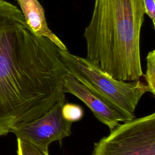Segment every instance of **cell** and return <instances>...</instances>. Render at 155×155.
Wrapping results in <instances>:
<instances>
[{"label": "cell", "instance_id": "10", "mask_svg": "<svg viewBox=\"0 0 155 155\" xmlns=\"http://www.w3.org/2000/svg\"><path fill=\"white\" fill-rule=\"evenodd\" d=\"M62 114L64 119L73 122L83 117L84 110L79 105L65 102L62 107Z\"/></svg>", "mask_w": 155, "mask_h": 155}, {"label": "cell", "instance_id": "11", "mask_svg": "<svg viewBox=\"0 0 155 155\" xmlns=\"http://www.w3.org/2000/svg\"><path fill=\"white\" fill-rule=\"evenodd\" d=\"M145 13L152 20L153 25H155V3L154 0H142Z\"/></svg>", "mask_w": 155, "mask_h": 155}, {"label": "cell", "instance_id": "6", "mask_svg": "<svg viewBox=\"0 0 155 155\" xmlns=\"http://www.w3.org/2000/svg\"><path fill=\"white\" fill-rule=\"evenodd\" d=\"M64 93H68L78 97L92 111L96 118L111 130L120 124L128 121L119 111L108 103L81 83L67 72L64 81Z\"/></svg>", "mask_w": 155, "mask_h": 155}, {"label": "cell", "instance_id": "8", "mask_svg": "<svg viewBox=\"0 0 155 155\" xmlns=\"http://www.w3.org/2000/svg\"><path fill=\"white\" fill-rule=\"evenodd\" d=\"M145 80L148 92L155 95V50L150 51L147 56Z\"/></svg>", "mask_w": 155, "mask_h": 155}, {"label": "cell", "instance_id": "5", "mask_svg": "<svg viewBox=\"0 0 155 155\" xmlns=\"http://www.w3.org/2000/svg\"><path fill=\"white\" fill-rule=\"evenodd\" d=\"M65 102V97L45 114L31 122L15 127L12 133L17 138L48 151V147L52 142H61L71 134L73 122L64 119L62 114V107Z\"/></svg>", "mask_w": 155, "mask_h": 155}, {"label": "cell", "instance_id": "4", "mask_svg": "<svg viewBox=\"0 0 155 155\" xmlns=\"http://www.w3.org/2000/svg\"><path fill=\"white\" fill-rule=\"evenodd\" d=\"M110 131L94 143L91 155H155V113Z\"/></svg>", "mask_w": 155, "mask_h": 155}, {"label": "cell", "instance_id": "1", "mask_svg": "<svg viewBox=\"0 0 155 155\" xmlns=\"http://www.w3.org/2000/svg\"><path fill=\"white\" fill-rule=\"evenodd\" d=\"M67 72L58 47L36 35L17 6L0 0V136L65 97Z\"/></svg>", "mask_w": 155, "mask_h": 155}, {"label": "cell", "instance_id": "3", "mask_svg": "<svg viewBox=\"0 0 155 155\" xmlns=\"http://www.w3.org/2000/svg\"><path fill=\"white\" fill-rule=\"evenodd\" d=\"M59 54L67 71L122 114L127 120L135 118L134 112L142 96L148 92L140 80L125 82L116 79L87 58L59 48Z\"/></svg>", "mask_w": 155, "mask_h": 155}, {"label": "cell", "instance_id": "2", "mask_svg": "<svg viewBox=\"0 0 155 155\" xmlns=\"http://www.w3.org/2000/svg\"><path fill=\"white\" fill-rule=\"evenodd\" d=\"M145 15L142 0H95L84 33L87 58L116 79L140 80V36Z\"/></svg>", "mask_w": 155, "mask_h": 155}, {"label": "cell", "instance_id": "7", "mask_svg": "<svg viewBox=\"0 0 155 155\" xmlns=\"http://www.w3.org/2000/svg\"><path fill=\"white\" fill-rule=\"evenodd\" d=\"M15 1L19 6L27 25L36 35L49 39L60 49L67 50L64 44L48 28L44 10L38 0Z\"/></svg>", "mask_w": 155, "mask_h": 155}, {"label": "cell", "instance_id": "9", "mask_svg": "<svg viewBox=\"0 0 155 155\" xmlns=\"http://www.w3.org/2000/svg\"><path fill=\"white\" fill-rule=\"evenodd\" d=\"M17 145L18 155H49L48 151L22 139L17 138Z\"/></svg>", "mask_w": 155, "mask_h": 155}]
</instances>
